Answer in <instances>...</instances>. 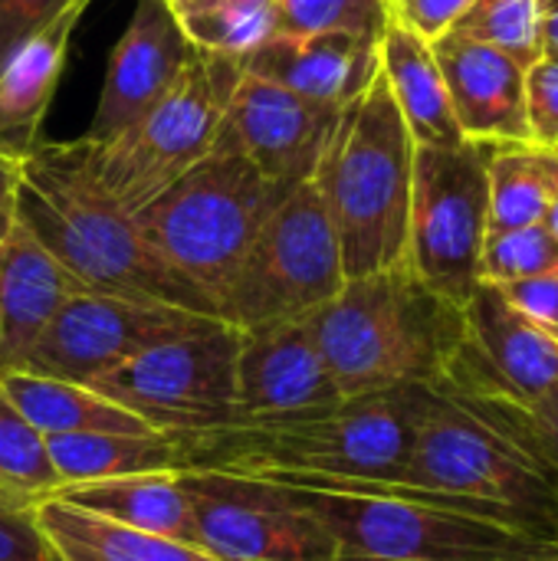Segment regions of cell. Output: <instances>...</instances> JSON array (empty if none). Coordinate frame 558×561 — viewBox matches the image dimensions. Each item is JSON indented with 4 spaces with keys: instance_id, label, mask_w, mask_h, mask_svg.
<instances>
[{
    "instance_id": "1",
    "label": "cell",
    "mask_w": 558,
    "mask_h": 561,
    "mask_svg": "<svg viewBox=\"0 0 558 561\" xmlns=\"http://www.w3.org/2000/svg\"><path fill=\"white\" fill-rule=\"evenodd\" d=\"M428 388L408 385L283 424H230L178 437L181 470H210L280 486L385 490L408 467Z\"/></svg>"
},
{
    "instance_id": "2",
    "label": "cell",
    "mask_w": 558,
    "mask_h": 561,
    "mask_svg": "<svg viewBox=\"0 0 558 561\" xmlns=\"http://www.w3.org/2000/svg\"><path fill=\"white\" fill-rule=\"evenodd\" d=\"M16 220L89 293L214 316L148 247L135 217L89 181L72 141H39L20 161Z\"/></svg>"
},
{
    "instance_id": "3",
    "label": "cell",
    "mask_w": 558,
    "mask_h": 561,
    "mask_svg": "<svg viewBox=\"0 0 558 561\" xmlns=\"http://www.w3.org/2000/svg\"><path fill=\"white\" fill-rule=\"evenodd\" d=\"M306 322L342 398L437 388L464 335V309L408 266L345 279L342 293Z\"/></svg>"
},
{
    "instance_id": "4",
    "label": "cell",
    "mask_w": 558,
    "mask_h": 561,
    "mask_svg": "<svg viewBox=\"0 0 558 561\" xmlns=\"http://www.w3.org/2000/svg\"><path fill=\"white\" fill-rule=\"evenodd\" d=\"M414 181V138L378 69L342 112L335 138L312 178L319 187L345 279L405 266Z\"/></svg>"
},
{
    "instance_id": "5",
    "label": "cell",
    "mask_w": 558,
    "mask_h": 561,
    "mask_svg": "<svg viewBox=\"0 0 558 561\" xmlns=\"http://www.w3.org/2000/svg\"><path fill=\"white\" fill-rule=\"evenodd\" d=\"M385 490L474 500L506 513L536 536L558 533L553 470L493 404L441 388H428L408 467Z\"/></svg>"
},
{
    "instance_id": "6",
    "label": "cell",
    "mask_w": 558,
    "mask_h": 561,
    "mask_svg": "<svg viewBox=\"0 0 558 561\" xmlns=\"http://www.w3.org/2000/svg\"><path fill=\"white\" fill-rule=\"evenodd\" d=\"M289 191L243 154L210 151L132 217L164 266L220 319L240 263Z\"/></svg>"
},
{
    "instance_id": "7",
    "label": "cell",
    "mask_w": 558,
    "mask_h": 561,
    "mask_svg": "<svg viewBox=\"0 0 558 561\" xmlns=\"http://www.w3.org/2000/svg\"><path fill=\"white\" fill-rule=\"evenodd\" d=\"M335 539V561H513L529 529L506 513L414 490L286 486Z\"/></svg>"
},
{
    "instance_id": "8",
    "label": "cell",
    "mask_w": 558,
    "mask_h": 561,
    "mask_svg": "<svg viewBox=\"0 0 558 561\" xmlns=\"http://www.w3.org/2000/svg\"><path fill=\"white\" fill-rule=\"evenodd\" d=\"M240 76V59L194 49L178 82L135 125L109 141H72L82 171L122 210H141L214 151Z\"/></svg>"
},
{
    "instance_id": "9",
    "label": "cell",
    "mask_w": 558,
    "mask_h": 561,
    "mask_svg": "<svg viewBox=\"0 0 558 561\" xmlns=\"http://www.w3.org/2000/svg\"><path fill=\"white\" fill-rule=\"evenodd\" d=\"M345 286L339 240L312 181L293 187L240 263L220 319L234 329L296 322L319 312Z\"/></svg>"
},
{
    "instance_id": "10",
    "label": "cell",
    "mask_w": 558,
    "mask_h": 561,
    "mask_svg": "<svg viewBox=\"0 0 558 561\" xmlns=\"http://www.w3.org/2000/svg\"><path fill=\"white\" fill-rule=\"evenodd\" d=\"M240 332L207 319L99 375L86 388L135 414L148 431L171 437L210 434L237 424Z\"/></svg>"
},
{
    "instance_id": "11",
    "label": "cell",
    "mask_w": 558,
    "mask_h": 561,
    "mask_svg": "<svg viewBox=\"0 0 558 561\" xmlns=\"http://www.w3.org/2000/svg\"><path fill=\"white\" fill-rule=\"evenodd\" d=\"M490 148L480 141L414 145L405 266L460 309L480 286V253L490 233Z\"/></svg>"
},
{
    "instance_id": "12",
    "label": "cell",
    "mask_w": 558,
    "mask_h": 561,
    "mask_svg": "<svg viewBox=\"0 0 558 561\" xmlns=\"http://www.w3.org/2000/svg\"><path fill=\"white\" fill-rule=\"evenodd\" d=\"M197 549L217 561H335L332 533L280 483L178 470Z\"/></svg>"
},
{
    "instance_id": "13",
    "label": "cell",
    "mask_w": 558,
    "mask_h": 561,
    "mask_svg": "<svg viewBox=\"0 0 558 561\" xmlns=\"http://www.w3.org/2000/svg\"><path fill=\"white\" fill-rule=\"evenodd\" d=\"M207 319L214 316L82 289L56 312L20 371L89 385L138 352L194 332Z\"/></svg>"
},
{
    "instance_id": "14",
    "label": "cell",
    "mask_w": 558,
    "mask_h": 561,
    "mask_svg": "<svg viewBox=\"0 0 558 561\" xmlns=\"http://www.w3.org/2000/svg\"><path fill=\"white\" fill-rule=\"evenodd\" d=\"M441 391L497 404H536L558 391V339L523 316L493 283L464 306V335Z\"/></svg>"
},
{
    "instance_id": "15",
    "label": "cell",
    "mask_w": 558,
    "mask_h": 561,
    "mask_svg": "<svg viewBox=\"0 0 558 561\" xmlns=\"http://www.w3.org/2000/svg\"><path fill=\"white\" fill-rule=\"evenodd\" d=\"M342 112L243 72L227 102L214 151H237L270 181L299 187L316 178Z\"/></svg>"
},
{
    "instance_id": "16",
    "label": "cell",
    "mask_w": 558,
    "mask_h": 561,
    "mask_svg": "<svg viewBox=\"0 0 558 561\" xmlns=\"http://www.w3.org/2000/svg\"><path fill=\"white\" fill-rule=\"evenodd\" d=\"M237 332V424L303 421L345 401L306 319Z\"/></svg>"
},
{
    "instance_id": "17",
    "label": "cell",
    "mask_w": 558,
    "mask_h": 561,
    "mask_svg": "<svg viewBox=\"0 0 558 561\" xmlns=\"http://www.w3.org/2000/svg\"><path fill=\"white\" fill-rule=\"evenodd\" d=\"M194 46L181 33L168 0H138L118 36L86 141H109L135 125L181 76Z\"/></svg>"
},
{
    "instance_id": "18",
    "label": "cell",
    "mask_w": 558,
    "mask_h": 561,
    "mask_svg": "<svg viewBox=\"0 0 558 561\" xmlns=\"http://www.w3.org/2000/svg\"><path fill=\"white\" fill-rule=\"evenodd\" d=\"M454 118L467 141L516 145L533 141L526 118V69L520 59L460 33L431 43Z\"/></svg>"
},
{
    "instance_id": "19",
    "label": "cell",
    "mask_w": 558,
    "mask_h": 561,
    "mask_svg": "<svg viewBox=\"0 0 558 561\" xmlns=\"http://www.w3.org/2000/svg\"><path fill=\"white\" fill-rule=\"evenodd\" d=\"M240 66L309 102L349 108L378 76V39L345 30L276 33Z\"/></svg>"
},
{
    "instance_id": "20",
    "label": "cell",
    "mask_w": 558,
    "mask_h": 561,
    "mask_svg": "<svg viewBox=\"0 0 558 561\" xmlns=\"http://www.w3.org/2000/svg\"><path fill=\"white\" fill-rule=\"evenodd\" d=\"M82 283L16 220L0 247V375L20 371Z\"/></svg>"
},
{
    "instance_id": "21",
    "label": "cell",
    "mask_w": 558,
    "mask_h": 561,
    "mask_svg": "<svg viewBox=\"0 0 558 561\" xmlns=\"http://www.w3.org/2000/svg\"><path fill=\"white\" fill-rule=\"evenodd\" d=\"M92 0H72L53 23L23 43L0 69V154L23 161L39 145V128L69 59V43Z\"/></svg>"
},
{
    "instance_id": "22",
    "label": "cell",
    "mask_w": 558,
    "mask_h": 561,
    "mask_svg": "<svg viewBox=\"0 0 558 561\" xmlns=\"http://www.w3.org/2000/svg\"><path fill=\"white\" fill-rule=\"evenodd\" d=\"M378 69L414 145L457 148L467 141L454 118L447 82L428 39L398 23H388L378 39Z\"/></svg>"
},
{
    "instance_id": "23",
    "label": "cell",
    "mask_w": 558,
    "mask_h": 561,
    "mask_svg": "<svg viewBox=\"0 0 558 561\" xmlns=\"http://www.w3.org/2000/svg\"><path fill=\"white\" fill-rule=\"evenodd\" d=\"M56 500L95 513L102 519H112L118 526L174 539L197 549V526L191 513V500L181 486V473H141V477H122V480H102V483H79L62 486Z\"/></svg>"
},
{
    "instance_id": "24",
    "label": "cell",
    "mask_w": 558,
    "mask_h": 561,
    "mask_svg": "<svg viewBox=\"0 0 558 561\" xmlns=\"http://www.w3.org/2000/svg\"><path fill=\"white\" fill-rule=\"evenodd\" d=\"M36 519L62 561H217L194 546L118 526L56 496L36 506Z\"/></svg>"
},
{
    "instance_id": "25",
    "label": "cell",
    "mask_w": 558,
    "mask_h": 561,
    "mask_svg": "<svg viewBox=\"0 0 558 561\" xmlns=\"http://www.w3.org/2000/svg\"><path fill=\"white\" fill-rule=\"evenodd\" d=\"M3 394L13 408L43 434H145L148 427L128 414L125 408L112 404L109 398L95 394L86 385L43 378L30 371H7L0 375Z\"/></svg>"
},
{
    "instance_id": "26",
    "label": "cell",
    "mask_w": 558,
    "mask_h": 561,
    "mask_svg": "<svg viewBox=\"0 0 558 561\" xmlns=\"http://www.w3.org/2000/svg\"><path fill=\"white\" fill-rule=\"evenodd\" d=\"M62 486L102 483L141 473L181 470V444L171 434H56L46 437Z\"/></svg>"
},
{
    "instance_id": "27",
    "label": "cell",
    "mask_w": 558,
    "mask_h": 561,
    "mask_svg": "<svg viewBox=\"0 0 558 561\" xmlns=\"http://www.w3.org/2000/svg\"><path fill=\"white\" fill-rule=\"evenodd\" d=\"M558 197V148L536 141L490 148V233L546 224Z\"/></svg>"
},
{
    "instance_id": "28",
    "label": "cell",
    "mask_w": 558,
    "mask_h": 561,
    "mask_svg": "<svg viewBox=\"0 0 558 561\" xmlns=\"http://www.w3.org/2000/svg\"><path fill=\"white\" fill-rule=\"evenodd\" d=\"M194 49L247 59L280 33L276 3L263 0H168Z\"/></svg>"
},
{
    "instance_id": "29",
    "label": "cell",
    "mask_w": 558,
    "mask_h": 561,
    "mask_svg": "<svg viewBox=\"0 0 558 561\" xmlns=\"http://www.w3.org/2000/svg\"><path fill=\"white\" fill-rule=\"evenodd\" d=\"M62 490V480L49 460L46 437L13 408L0 388V493L39 506Z\"/></svg>"
},
{
    "instance_id": "30",
    "label": "cell",
    "mask_w": 558,
    "mask_h": 561,
    "mask_svg": "<svg viewBox=\"0 0 558 561\" xmlns=\"http://www.w3.org/2000/svg\"><path fill=\"white\" fill-rule=\"evenodd\" d=\"M451 33L470 36L533 66L539 59V0H474Z\"/></svg>"
},
{
    "instance_id": "31",
    "label": "cell",
    "mask_w": 558,
    "mask_h": 561,
    "mask_svg": "<svg viewBox=\"0 0 558 561\" xmlns=\"http://www.w3.org/2000/svg\"><path fill=\"white\" fill-rule=\"evenodd\" d=\"M549 273H558V237L546 224L487 233L480 253V283L506 286Z\"/></svg>"
},
{
    "instance_id": "32",
    "label": "cell",
    "mask_w": 558,
    "mask_h": 561,
    "mask_svg": "<svg viewBox=\"0 0 558 561\" xmlns=\"http://www.w3.org/2000/svg\"><path fill=\"white\" fill-rule=\"evenodd\" d=\"M280 33H322L345 30L368 39H382L388 16V0H280Z\"/></svg>"
},
{
    "instance_id": "33",
    "label": "cell",
    "mask_w": 558,
    "mask_h": 561,
    "mask_svg": "<svg viewBox=\"0 0 558 561\" xmlns=\"http://www.w3.org/2000/svg\"><path fill=\"white\" fill-rule=\"evenodd\" d=\"M0 561H62L36 519V506L7 493H0Z\"/></svg>"
},
{
    "instance_id": "34",
    "label": "cell",
    "mask_w": 558,
    "mask_h": 561,
    "mask_svg": "<svg viewBox=\"0 0 558 561\" xmlns=\"http://www.w3.org/2000/svg\"><path fill=\"white\" fill-rule=\"evenodd\" d=\"M487 404H493L506 417V424L529 444V450L553 470V477L558 480V391L536 404H526V408L497 404V401H487Z\"/></svg>"
},
{
    "instance_id": "35",
    "label": "cell",
    "mask_w": 558,
    "mask_h": 561,
    "mask_svg": "<svg viewBox=\"0 0 558 561\" xmlns=\"http://www.w3.org/2000/svg\"><path fill=\"white\" fill-rule=\"evenodd\" d=\"M526 118L536 145L558 148V59L539 56L526 69Z\"/></svg>"
},
{
    "instance_id": "36",
    "label": "cell",
    "mask_w": 558,
    "mask_h": 561,
    "mask_svg": "<svg viewBox=\"0 0 558 561\" xmlns=\"http://www.w3.org/2000/svg\"><path fill=\"white\" fill-rule=\"evenodd\" d=\"M72 0H0V69Z\"/></svg>"
},
{
    "instance_id": "37",
    "label": "cell",
    "mask_w": 558,
    "mask_h": 561,
    "mask_svg": "<svg viewBox=\"0 0 558 561\" xmlns=\"http://www.w3.org/2000/svg\"><path fill=\"white\" fill-rule=\"evenodd\" d=\"M470 3L474 0H388V16L391 23L434 43L457 26V20L470 10Z\"/></svg>"
},
{
    "instance_id": "38",
    "label": "cell",
    "mask_w": 558,
    "mask_h": 561,
    "mask_svg": "<svg viewBox=\"0 0 558 561\" xmlns=\"http://www.w3.org/2000/svg\"><path fill=\"white\" fill-rule=\"evenodd\" d=\"M500 293L523 316H529L536 325H543L546 332H553L558 339V273L536 276V279H520V283H506V286H500Z\"/></svg>"
},
{
    "instance_id": "39",
    "label": "cell",
    "mask_w": 558,
    "mask_h": 561,
    "mask_svg": "<svg viewBox=\"0 0 558 561\" xmlns=\"http://www.w3.org/2000/svg\"><path fill=\"white\" fill-rule=\"evenodd\" d=\"M16 197H20V161L0 154V247L16 227Z\"/></svg>"
},
{
    "instance_id": "40",
    "label": "cell",
    "mask_w": 558,
    "mask_h": 561,
    "mask_svg": "<svg viewBox=\"0 0 558 561\" xmlns=\"http://www.w3.org/2000/svg\"><path fill=\"white\" fill-rule=\"evenodd\" d=\"M539 56L558 59V0H539Z\"/></svg>"
},
{
    "instance_id": "41",
    "label": "cell",
    "mask_w": 558,
    "mask_h": 561,
    "mask_svg": "<svg viewBox=\"0 0 558 561\" xmlns=\"http://www.w3.org/2000/svg\"><path fill=\"white\" fill-rule=\"evenodd\" d=\"M513 561H558V533L553 536H529L526 546Z\"/></svg>"
},
{
    "instance_id": "42",
    "label": "cell",
    "mask_w": 558,
    "mask_h": 561,
    "mask_svg": "<svg viewBox=\"0 0 558 561\" xmlns=\"http://www.w3.org/2000/svg\"><path fill=\"white\" fill-rule=\"evenodd\" d=\"M546 227H549V230L558 237V197H556V204H553V210H549V217H546Z\"/></svg>"
}]
</instances>
